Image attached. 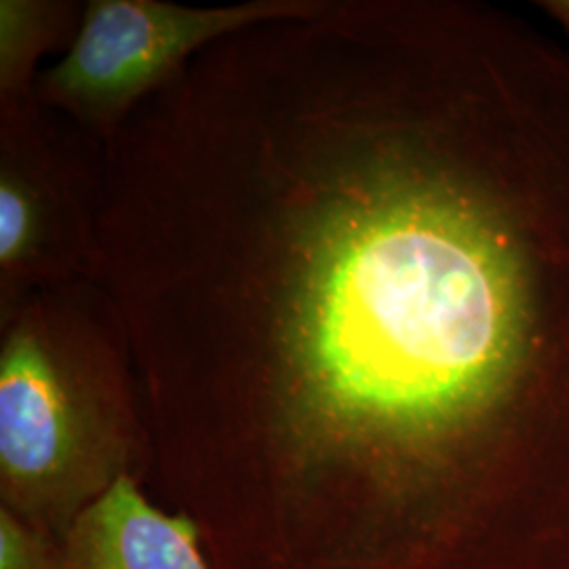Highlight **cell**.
<instances>
[{
  "label": "cell",
  "mask_w": 569,
  "mask_h": 569,
  "mask_svg": "<svg viewBox=\"0 0 569 569\" xmlns=\"http://www.w3.org/2000/svg\"><path fill=\"white\" fill-rule=\"evenodd\" d=\"M98 283L213 569H489L569 496V49L470 0L207 44L103 143Z\"/></svg>",
  "instance_id": "obj_1"
},
{
  "label": "cell",
  "mask_w": 569,
  "mask_h": 569,
  "mask_svg": "<svg viewBox=\"0 0 569 569\" xmlns=\"http://www.w3.org/2000/svg\"><path fill=\"white\" fill-rule=\"evenodd\" d=\"M148 428L117 308L98 281L32 291L0 321V507L56 540L122 479Z\"/></svg>",
  "instance_id": "obj_2"
},
{
  "label": "cell",
  "mask_w": 569,
  "mask_h": 569,
  "mask_svg": "<svg viewBox=\"0 0 569 569\" xmlns=\"http://www.w3.org/2000/svg\"><path fill=\"white\" fill-rule=\"evenodd\" d=\"M323 0L186 7L164 0H89L63 58L34 82L37 100L108 142L150 93L207 44L260 21L306 16Z\"/></svg>",
  "instance_id": "obj_3"
},
{
  "label": "cell",
  "mask_w": 569,
  "mask_h": 569,
  "mask_svg": "<svg viewBox=\"0 0 569 569\" xmlns=\"http://www.w3.org/2000/svg\"><path fill=\"white\" fill-rule=\"evenodd\" d=\"M37 96L0 103V321L49 284L98 281V157L63 143Z\"/></svg>",
  "instance_id": "obj_4"
},
{
  "label": "cell",
  "mask_w": 569,
  "mask_h": 569,
  "mask_svg": "<svg viewBox=\"0 0 569 569\" xmlns=\"http://www.w3.org/2000/svg\"><path fill=\"white\" fill-rule=\"evenodd\" d=\"M51 569H213L199 526L122 479L56 540Z\"/></svg>",
  "instance_id": "obj_5"
},
{
  "label": "cell",
  "mask_w": 569,
  "mask_h": 569,
  "mask_svg": "<svg viewBox=\"0 0 569 569\" xmlns=\"http://www.w3.org/2000/svg\"><path fill=\"white\" fill-rule=\"evenodd\" d=\"M82 9L63 0H0V103L34 98L37 66L51 49L72 44Z\"/></svg>",
  "instance_id": "obj_6"
},
{
  "label": "cell",
  "mask_w": 569,
  "mask_h": 569,
  "mask_svg": "<svg viewBox=\"0 0 569 569\" xmlns=\"http://www.w3.org/2000/svg\"><path fill=\"white\" fill-rule=\"evenodd\" d=\"M56 538L0 507V569H51Z\"/></svg>",
  "instance_id": "obj_7"
},
{
  "label": "cell",
  "mask_w": 569,
  "mask_h": 569,
  "mask_svg": "<svg viewBox=\"0 0 569 569\" xmlns=\"http://www.w3.org/2000/svg\"><path fill=\"white\" fill-rule=\"evenodd\" d=\"M538 7H542V11L549 13L550 18L563 28L569 39V0H542L538 2Z\"/></svg>",
  "instance_id": "obj_8"
}]
</instances>
